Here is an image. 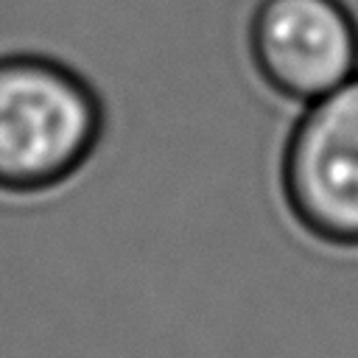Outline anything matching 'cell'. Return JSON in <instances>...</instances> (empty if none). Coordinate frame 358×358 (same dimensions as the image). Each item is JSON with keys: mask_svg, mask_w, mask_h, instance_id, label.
Wrapping results in <instances>:
<instances>
[{"mask_svg": "<svg viewBox=\"0 0 358 358\" xmlns=\"http://www.w3.org/2000/svg\"><path fill=\"white\" fill-rule=\"evenodd\" d=\"M103 106L95 87L50 56H0V193L64 185L95 154Z\"/></svg>", "mask_w": 358, "mask_h": 358, "instance_id": "obj_1", "label": "cell"}, {"mask_svg": "<svg viewBox=\"0 0 358 358\" xmlns=\"http://www.w3.org/2000/svg\"><path fill=\"white\" fill-rule=\"evenodd\" d=\"M280 196L316 243L358 249V73L302 106L280 151Z\"/></svg>", "mask_w": 358, "mask_h": 358, "instance_id": "obj_2", "label": "cell"}, {"mask_svg": "<svg viewBox=\"0 0 358 358\" xmlns=\"http://www.w3.org/2000/svg\"><path fill=\"white\" fill-rule=\"evenodd\" d=\"M249 59L268 92L310 103L358 73V20L344 0H260Z\"/></svg>", "mask_w": 358, "mask_h": 358, "instance_id": "obj_3", "label": "cell"}]
</instances>
